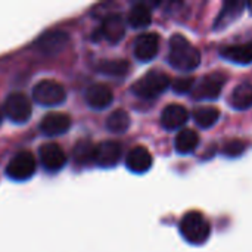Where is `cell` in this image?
Listing matches in <instances>:
<instances>
[{
	"label": "cell",
	"mask_w": 252,
	"mask_h": 252,
	"mask_svg": "<svg viewBox=\"0 0 252 252\" xmlns=\"http://www.w3.org/2000/svg\"><path fill=\"white\" fill-rule=\"evenodd\" d=\"M4 112L15 124H24L30 120L32 108L30 99L19 92L10 93L4 100Z\"/></svg>",
	"instance_id": "cell-6"
},
{
	"label": "cell",
	"mask_w": 252,
	"mask_h": 252,
	"mask_svg": "<svg viewBox=\"0 0 252 252\" xmlns=\"http://www.w3.org/2000/svg\"><path fill=\"white\" fill-rule=\"evenodd\" d=\"M170 86H171V80L165 72L152 69L131 86V92L137 97L154 99V97L159 96L161 93H164Z\"/></svg>",
	"instance_id": "cell-2"
},
{
	"label": "cell",
	"mask_w": 252,
	"mask_h": 252,
	"mask_svg": "<svg viewBox=\"0 0 252 252\" xmlns=\"http://www.w3.org/2000/svg\"><path fill=\"white\" fill-rule=\"evenodd\" d=\"M94 148L96 145L90 142H78L74 148V159L80 164H89L94 159Z\"/></svg>",
	"instance_id": "cell-25"
},
{
	"label": "cell",
	"mask_w": 252,
	"mask_h": 252,
	"mask_svg": "<svg viewBox=\"0 0 252 252\" xmlns=\"http://www.w3.org/2000/svg\"><path fill=\"white\" fill-rule=\"evenodd\" d=\"M248 7L251 9V12H252V3H248Z\"/></svg>",
	"instance_id": "cell-28"
},
{
	"label": "cell",
	"mask_w": 252,
	"mask_h": 252,
	"mask_svg": "<svg viewBox=\"0 0 252 252\" xmlns=\"http://www.w3.org/2000/svg\"><path fill=\"white\" fill-rule=\"evenodd\" d=\"M96 68L100 74L117 78V77L127 75V72L130 69V63L124 59H105V61H100L96 65Z\"/></svg>",
	"instance_id": "cell-22"
},
{
	"label": "cell",
	"mask_w": 252,
	"mask_h": 252,
	"mask_svg": "<svg viewBox=\"0 0 252 252\" xmlns=\"http://www.w3.org/2000/svg\"><path fill=\"white\" fill-rule=\"evenodd\" d=\"M221 56L230 62H235L239 65H248L252 62V41L227 46L221 50Z\"/></svg>",
	"instance_id": "cell-18"
},
{
	"label": "cell",
	"mask_w": 252,
	"mask_h": 252,
	"mask_svg": "<svg viewBox=\"0 0 252 252\" xmlns=\"http://www.w3.org/2000/svg\"><path fill=\"white\" fill-rule=\"evenodd\" d=\"M69 43V37L65 31L61 30H50L43 32L38 40L35 41V49L44 55H58L62 52Z\"/></svg>",
	"instance_id": "cell-8"
},
{
	"label": "cell",
	"mask_w": 252,
	"mask_h": 252,
	"mask_svg": "<svg viewBox=\"0 0 252 252\" xmlns=\"http://www.w3.org/2000/svg\"><path fill=\"white\" fill-rule=\"evenodd\" d=\"M152 22V12L145 3H136L128 13V24L133 28H146Z\"/></svg>",
	"instance_id": "cell-20"
},
{
	"label": "cell",
	"mask_w": 252,
	"mask_h": 252,
	"mask_svg": "<svg viewBox=\"0 0 252 252\" xmlns=\"http://www.w3.org/2000/svg\"><path fill=\"white\" fill-rule=\"evenodd\" d=\"M220 111L214 106H199L193 111V120L201 128H210L217 124Z\"/></svg>",
	"instance_id": "cell-23"
},
{
	"label": "cell",
	"mask_w": 252,
	"mask_h": 252,
	"mask_svg": "<svg viewBox=\"0 0 252 252\" xmlns=\"http://www.w3.org/2000/svg\"><path fill=\"white\" fill-rule=\"evenodd\" d=\"M152 155L145 146H136L133 148L126 158V165L130 171L136 174H143L151 170L152 167Z\"/></svg>",
	"instance_id": "cell-14"
},
{
	"label": "cell",
	"mask_w": 252,
	"mask_h": 252,
	"mask_svg": "<svg viewBox=\"0 0 252 252\" xmlns=\"http://www.w3.org/2000/svg\"><path fill=\"white\" fill-rule=\"evenodd\" d=\"M1 121H3V117H1V114H0V124H1Z\"/></svg>",
	"instance_id": "cell-29"
},
{
	"label": "cell",
	"mask_w": 252,
	"mask_h": 252,
	"mask_svg": "<svg viewBox=\"0 0 252 252\" xmlns=\"http://www.w3.org/2000/svg\"><path fill=\"white\" fill-rule=\"evenodd\" d=\"M121 154H123V149L118 142H112V140L102 142V143L96 145V148H94L93 162L102 168H111V167L117 165V162L121 158Z\"/></svg>",
	"instance_id": "cell-10"
},
{
	"label": "cell",
	"mask_w": 252,
	"mask_h": 252,
	"mask_svg": "<svg viewBox=\"0 0 252 252\" xmlns=\"http://www.w3.org/2000/svg\"><path fill=\"white\" fill-rule=\"evenodd\" d=\"M244 7L245 3L238 1V0H229L223 4L221 12L219 13L216 24H214V30H223L226 27H229L232 22H235L242 13H244Z\"/></svg>",
	"instance_id": "cell-16"
},
{
	"label": "cell",
	"mask_w": 252,
	"mask_h": 252,
	"mask_svg": "<svg viewBox=\"0 0 252 252\" xmlns=\"http://www.w3.org/2000/svg\"><path fill=\"white\" fill-rule=\"evenodd\" d=\"M40 162L44 167V170L50 173H56L62 170L66 164V155L63 149L56 143H44L38 149Z\"/></svg>",
	"instance_id": "cell-9"
},
{
	"label": "cell",
	"mask_w": 252,
	"mask_h": 252,
	"mask_svg": "<svg viewBox=\"0 0 252 252\" xmlns=\"http://www.w3.org/2000/svg\"><path fill=\"white\" fill-rule=\"evenodd\" d=\"M35 173V159L30 152L16 154L6 167V174L9 179L16 182H24L32 177Z\"/></svg>",
	"instance_id": "cell-7"
},
{
	"label": "cell",
	"mask_w": 252,
	"mask_h": 252,
	"mask_svg": "<svg viewBox=\"0 0 252 252\" xmlns=\"http://www.w3.org/2000/svg\"><path fill=\"white\" fill-rule=\"evenodd\" d=\"M32 99L41 106H58L65 102L66 92L55 80H41L32 89Z\"/></svg>",
	"instance_id": "cell-4"
},
{
	"label": "cell",
	"mask_w": 252,
	"mask_h": 252,
	"mask_svg": "<svg viewBox=\"0 0 252 252\" xmlns=\"http://www.w3.org/2000/svg\"><path fill=\"white\" fill-rule=\"evenodd\" d=\"M189 120V112L179 103L167 105L161 112V124L165 130H179Z\"/></svg>",
	"instance_id": "cell-13"
},
{
	"label": "cell",
	"mask_w": 252,
	"mask_h": 252,
	"mask_svg": "<svg viewBox=\"0 0 252 252\" xmlns=\"http://www.w3.org/2000/svg\"><path fill=\"white\" fill-rule=\"evenodd\" d=\"M198 145H199V136L195 130L190 128L180 130L174 140V148L180 155H188L193 152L198 148Z\"/></svg>",
	"instance_id": "cell-19"
},
{
	"label": "cell",
	"mask_w": 252,
	"mask_h": 252,
	"mask_svg": "<svg viewBox=\"0 0 252 252\" xmlns=\"http://www.w3.org/2000/svg\"><path fill=\"white\" fill-rule=\"evenodd\" d=\"M86 102L93 109H105L114 100L112 90L105 84H92L86 90Z\"/></svg>",
	"instance_id": "cell-15"
},
{
	"label": "cell",
	"mask_w": 252,
	"mask_h": 252,
	"mask_svg": "<svg viewBox=\"0 0 252 252\" xmlns=\"http://www.w3.org/2000/svg\"><path fill=\"white\" fill-rule=\"evenodd\" d=\"M230 105L238 111L250 109L252 106V84L250 83L239 84L230 96Z\"/></svg>",
	"instance_id": "cell-21"
},
{
	"label": "cell",
	"mask_w": 252,
	"mask_h": 252,
	"mask_svg": "<svg viewBox=\"0 0 252 252\" xmlns=\"http://www.w3.org/2000/svg\"><path fill=\"white\" fill-rule=\"evenodd\" d=\"M168 62L179 71H193L201 63V52L182 34L170 38Z\"/></svg>",
	"instance_id": "cell-1"
},
{
	"label": "cell",
	"mask_w": 252,
	"mask_h": 252,
	"mask_svg": "<svg viewBox=\"0 0 252 252\" xmlns=\"http://www.w3.org/2000/svg\"><path fill=\"white\" fill-rule=\"evenodd\" d=\"M195 83H196V80L193 77H179L173 81V90L176 93L185 94V93L192 92Z\"/></svg>",
	"instance_id": "cell-26"
},
{
	"label": "cell",
	"mask_w": 252,
	"mask_h": 252,
	"mask_svg": "<svg viewBox=\"0 0 252 252\" xmlns=\"http://www.w3.org/2000/svg\"><path fill=\"white\" fill-rule=\"evenodd\" d=\"M182 236L192 245H202L208 241L211 226L201 213L190 211L180 221Z\"/></svg>",
	"instance_id": "cell-3"
},
{
	"label": "cell",
	"mask_w": 252,
	"mask_h": 252,
	"mask_svg": "<svg viewBox=\"0 0 252 252\" xmlns=\"http://www.w3.org/2000/svg\"><path fill=\"white\" fill-rule=\"evenodd\" d=\"M71 118L63 112H49L40 121V130L44 136L56 137L68 131Z\"/></svg>",
	"instance_id": "cell-12"
},
{
	"label": "cell",
	"mask_w": 252,
	"mask_h": 252,
	"mask_svg": "<svg viewBox=\"0 0 252 252\" xmlns=\"http://www.w3.org/2000/svg\"><path fill=\"white\" fill-rule=\"evenodd\" d=\"M227 77L223 72H211L198 80L192 89V96L196 100H216L220 97Z\"/></svg>",
	"instance_id": "cell-5"
},
{
	"label": "cell",
	"mask_w": 252,
	"mask_h": 252,
	"mask_svg": "<svg viewBox=\"0 0 252 252\" xmlns=\"http://www.w3.org/2000/svg\"><path fill=\"white\" fill-rule=\"evenodd\" d=\"M247 149V143L242 142V140H230L227 142L224 146H223V154L226 157H230V158H235V157H239L245 152Z\"/></svg>",
	"instance_id": "cell-27"
},
{
	"label": "cell",
	"mask_w": 252,
	"mask_h": 252,
	"mask_svg": "<svg viewBox=\"0 0 252 252\" xmlns=\"http://www.w3.org/2000/svg\"><path fill=\"white\" fill-rule=\"evenodd\" d=\"M159 50V37L157 32H143L134 41V56L140 62L152 61Z\"/></svg>",
	"instance_id": "cell-11"
},
{
	"label": "cell",
	"mask_w": 252,
	"mask_h": 252,
	"mask_svg": "<svg viewBox=\"0 0 252 252\" xmlns=\"http://www.w3.org/2000/svg\"><path fill=\"white\" fill-rule=\"evenodd\" d=\"M102 34L109 43H118L126 34V24L123 18L117 13H111L105 18L102 24Z\"/></svg>",
	"instance_id": "cell-17"
},
{
	"label": "cell",
	"mask_w": 252,
	"mask_h": 252,
	"mask_svg": "<svg viewBox=\"0 0 252 252\" xmlns=\"http://www.w3.org/2000/svg\"><path fill=\"white\" fill-rule=\"evenodd\" d=\"M128 127H130V117L124 109H117L112 114H109L106 120V128L111 133L121 134V133H126Z\"/></svg>",
	"instance_id": "cell-24"
}]
</instances>
